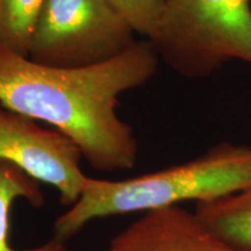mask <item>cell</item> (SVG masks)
<instances>
[{
    "mask_svg": "<svg viewBox=\"0 0 251 251\" xmlns=\"http://www.w3.org/2000/svg\"><path fill=\"white\" fill-rule=\"evenodd\" d=\"M250 185L251 147L229 144L183 164L129 179L87 177L78 201L56 220L55 237L65 242L96 219L146 213L190 200L209 201Z\"/></svg>",
    "mask_w": 251,
    "mask_h": 251,
    "instance_id": "2",
    "label": "cell"
},
{
    "mask_svg": "<svg viewBox=\"0 0 251 251\" xmlns=\"http://www.w3.org/2000/svg\"><path fill=\"white\" fill-rule=\"evenodd\" d=\"M106 251H247L226 242L180 206L153 209L131 224Z\"/></svg>",
    "mask_w": 251,
    "mask_h": 251,
    "instance_id": "6",
    "label": "cell"
},
{
    "mask_svg": "<svg viewBox=\"0 0 251 251\" xmlns=\"http://www.w3.org/2000/svg\"><path fill=\"white\" fill-rule=\"evenodd\" d=\"M47 0H1L0 45L29 57L37 24Z\"/></svg>",
    "mask_w": 251,
    "mask_h": 251,
    "instance_id": "9",
    "label": "cell"
},
{
    "mask_svg": "<svg viewBox=\"0 0 251 251\" xmlns=\"http://www.w3.org/2000/svg\"><path fill=\"white\" fill-rule=\"evenodd\" d=\"M196 214L226 242L251 251V185L227 197L198 202Z\"/></svg>",
    "mask_w": 251,
    "mask_h": 251,
    "instance_id": "7",
    "label": "cell"
},
{
    "mask_svg": "<svg viewBox=\"0 0 251 251\" xmlns=\"http://www.w3.org/2000/svg\"><path fill=\"white\" fill-rule=\"evenodd\" d=\"M134 33L153 42L164 15L165 0H106Z\"/></svg>",
    "mask_w": 251,
    "mask_h": 251,
    "instance_id": "10",
    "label": "cell"
},
{
    "mask_svg": "<svg viewBox=\"0 0 251 251\" xmlns=\"http://www.w3.org/2000/svg\"><path fill=\"white\" fill-rule=\"evenodd\" d=\"M157 67L158 52L149 41L79 68L37 64L0 45V105L55 127L97 170H129L139 144L130 126L119 118L118 100L146 84Z\"/></svg>",
    "mask_w": 251,
    "mask_h": 251,
    "instance_id": "1",
    "label": "cell"
},
{
    "mask_svg": "<svg viewBox=\"0 0 251 251\" xmlns=\"http://www.w3.org/2000/svg\"><path fill=\"white\" fill-rule=\"evenodd\" d=\"M151 43L187 77L208 76L230 61L251 65V0H165Z\"/></svg>",
    "mask_w": 251,
    "mask_h": 251,
    "instance_id": "3",
    "label": "cell"
},
{
    "mask_svg": "<svg viewBox=\"0 0 251 251\" xmlns=\"http://www.w3.org/2000/svg\"><path fill=\"white\" fill-rule=\"evenodd\" d=\"M19 199L34 207L45 203L39 181L11 163L0 159V251H70L64 241L54 237L33 249L18 250L9 244V214Z\"/></svg>",
    "mask_w": 251,
    "mask_h": 251,
    "instance_id": "8",
    "label": "cell"
},
{
    "mask_svg": "<svg viewBox=\"0 0 251 251\" xmlns=\"http://www.w3.org/2000/svg\"><path fill=\"white\" fill-rule=\"evenodd\" d=\"M135 42L134 31L106 0H47L28 58L48 67H89Z\"/></svg>",
    "mask_w": 251,
    "mask_h": 251,
    "instance_id": "4",
    "label": "cell"
},
{
    "mask_svg": "<svg viewBox=\"0 0 251 251\" xmlns=\"http://www.w3.org/2000/svg\"><path fill=\"white\" fill-rule=\"evenodd\" d=\"M81 158L79 148L65 135L0 105V159L54 186L64 206H74L83 193L87 176Z\"/></svg>",
    "mask_w": 251,
    "mask_h": 251,
    "instance_id": "5",
    "label": "cell"
},
{
    "mask_svg": "<svg viewBox=\"0 0 251 251\" xmlns=\"http://www.w3.org/2000/svg\"><path fill=\"white\" fill-rule=\"evenodd\" d=\"M0 8H1V0H0Z\"/></svg>",
    "mask_w": 251,
    "mask_h": 251,
    "instance_id": "11",
    "label": "cell"
}]
</instances>
